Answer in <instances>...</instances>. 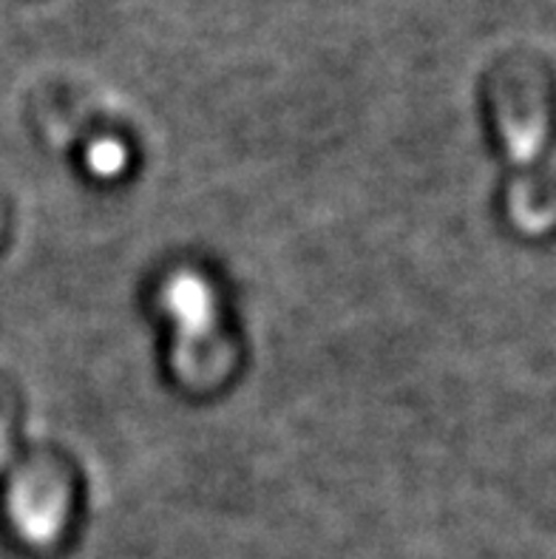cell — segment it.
<instances>
[{
    "label": "cell",
    "instance_id": "6da1fadb",
    "mask_svg": "<svg viewBox=\"0 0 556 559\" xmlns=\"http://www.w3.org/2000/svg\"><path fill=\"white\" fill-rule=\"evenodd\" d=\"M170 326V369L190 392L218 390L239 364L236 341L227 333L222 298L204 273L179 267L156 293Z\"/></svg>",
    "mask_w": 556,
    "mask_h": 559
},
{
    "label": "cell",
    "instance_id": "7a4b0ae2",
    "mask_svg": "<svg viewBox=\"0 0 556 559\" xmlns=\"http://www.w3.org/2000/svg\"><path fill=\"white\" fill-rule=\"evenodd\" d=\"M497 122L506 142L508 163H511V193L508 213L525 234H543L556 225V213L540 202V179L536 159L545 142V108L534 92H522L520 85L506 83L497 92Z\"/></svg>",
    "mask_w": 556,
    "mask_h": 559
},
{
    "label": "cell",
    "instance_id": "3957f363",
    "mask_svg": "<svg viewBox=\"0 0 556 559\" xmlns=\"http://www.w3.org/2000/svg\"><path fill=\"white\" fill-rule=\"evenodd\" d=\"M74 506V483L63 461L32 457L17 468L7 495L14 532L32 546H51L63 537Z\"/></svg>",
    "mask_w": 556,
    "mask_h": 559
},
{
    "label": "cell",
    "instance_id": "277c9868",
    "mask_svg": "<svg viewBox=\"0 0 556 559\" xmlns=\"http://www.w3.org/2000/svg\"><path fill=\"white\" fill-rule=\"evenodd\" d=\"M85 165H88L92 174H97V177H120L122 168L128 165V148L120 140L103 136V140L88 145V151H85Z\"/></svg>",
    "mask_w": 556,
    "mask_h": 559
},
{
    "label": "cell",
    "instance_id": "5b68a950",
    "mask_svg": "<svg viewBox=\"0 0 556 559\" xmlns=\"http://www.w3.org/2000/svg\"><path fill=\"white\" fill-rule=\"evenodd\" d=\"M14 418H17V401H14L12 392L0 383V468L7 466V461L12 457Z\"/></svg>",
    "mask_w": 556,
    "mask_h": 559
}]
</instances>
